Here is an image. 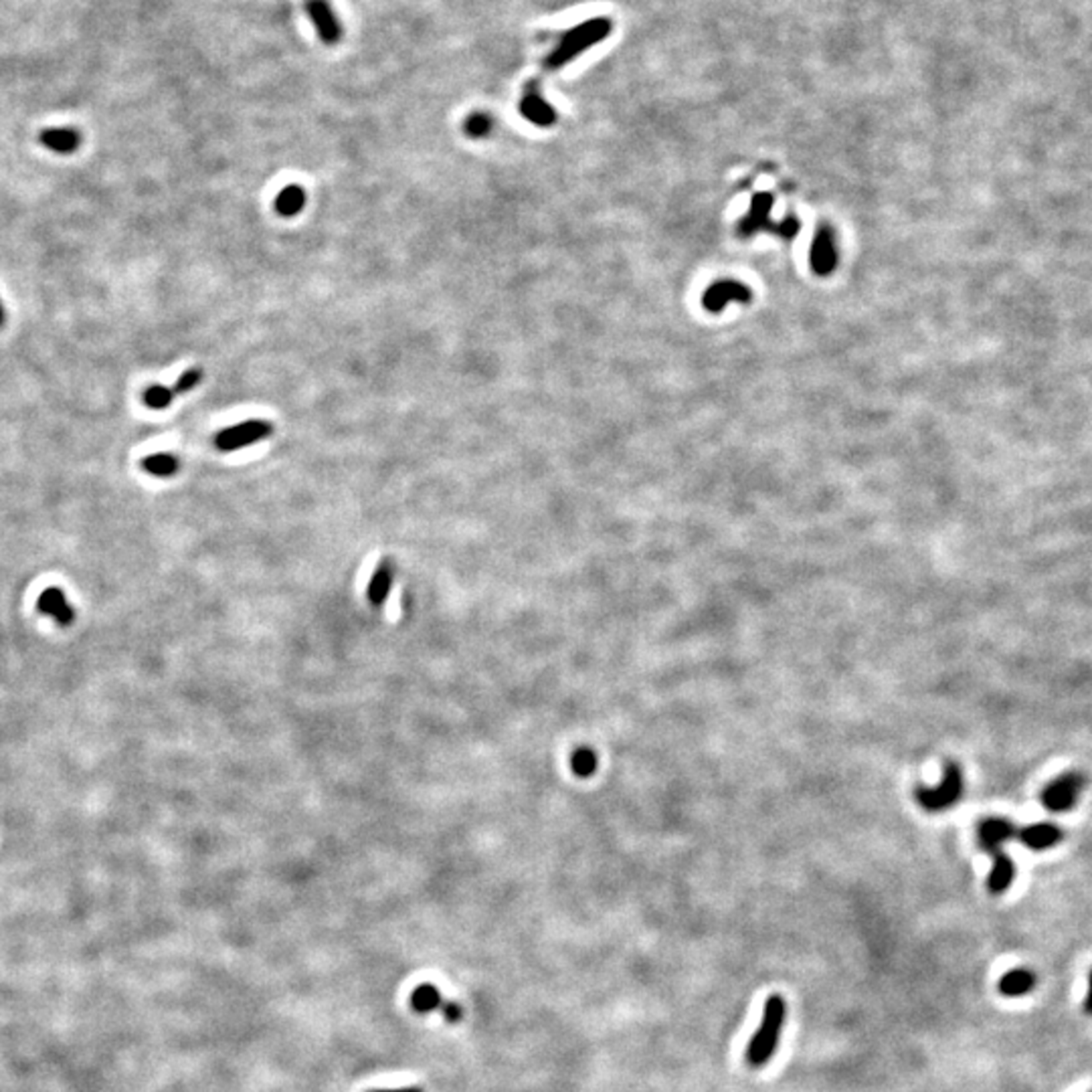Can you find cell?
<instances>
[{"label":"cell","mask_w":1092,"mask_h":1092,"mask_svg":"<svg viewBox=\"0 0 1092 1092\" xmlns=\"http://www.w3.org/2000/svg\"><path fill=\"white\" fill-rule=\"evenodd\" d=\"M5 322H6V312H5V306H3V302H0V328L5 326Z\"/></svg>","instance_id":"obj_29"},{"label":"cell","mask_w":1092,"mask_h":1092,"mask_svg":"<svg viewBox=\"0 0 1092 1092\" xmlns=\"http://www.w3.org/2000/svg\"><path fill=\"white\" fill-rule=\"evenodd\" d=\"M811 269L817 276H827L834 272V267L837 264V251H836V239H834V231L829 227H821L814 239V245H811Z\"/></svg>","instance_id":"obj_11"},{"label":"cell","mask_w":1092,"mask_h":1092,"mask_svg":"<svg viewBox=\"0 0 1092 1092\" xmlns=\"http://www.w3.org/2000/svg\"><path fill=\"white\" fill-rule=\"evenodd\" d=\"M1062 829L1054 824H1036V826H1027L1024 829H1017V837L1022 839L1024 846L1030 847V850L1042 852L1048 850V847L1056 846L1062 839Z\"/></svg>","instance_id":"obj_12"},{"label":"cell","mask_w":1092,"mask_h":1092,"mask_svg":"<svg viewBox=\"0 0 1092 1092\" xmlns=\"http://www.w3.org/2000/svg\"><path fill=\"white\" fill-rule=\"evenodd\" d=\"M1082 787H1085V777H1082L1080 773L1072 771L1060 775L1058 779H1054L1048 787L1042 791L1044 807L1056 811V814L1070 809L1074 803H1077Z\"/></svg>","instance_id":"obj_5"},{"label":"cell","mask_w":1092,"mask_h":1092,"mask_svg":"<svg viewBox=\"0 0 1092 1092\" xmlns=\"http://www.w3.org/2000/svg\"><path fill=\"white\" fill-rule=\"evenodd\" d=\"M411 1006L415 1012L429 1014V1012H436V1009H439V1007H444V999H441V994L437 987H433V986H429V983H426V986H419L413 991Z\"/></svg>","instance_id":"obj_20"},{"label":"cell","mask_w":1092,"mask_h":1092,"mask_svg":"<svg viewBox=\"0 0 1092 1092\" xmlns=\"http://www.w3.org/2000/svg\"><path fill=\"white\" fill-rule=\"evenodd\" d=\"M306 206V191L300 185H287L276 196V211L282 216H296Z\"/></svg>","instance_id":"obj_17"},{"label":"cell","mask_w":1092,"mask_h":1092,"mask_svg":"<svg viewBox=\"0 0 1092 1092\" xmlns=\"http://www.w3.org/2000/svg\"><path fill=\"white\" fill-rule=\"evenodd\" d=\"M571 766L576 777H591L597 769V755L593 748H576L571 756Z\"/></svg>","instance_id":"obj_22"},{"label":"cell","mask_w":1092,"mask_h":1092,"mask_svg":"<svg viewBox=\"0 0 1092 1092\" xmlns=\"http://www.w3.org/2000/svg\"><path fill=\"white\" fill-rule=\"evenodd\" d=\"M1017 837V827L1006 817H987L979 826V844L983 852H987L996 858L1006 856L1004 844L1007 839Z\"/></svg>","instance_id":"obj_6"},{"label":"cell","mask_w":1092,"mask_h":1092,"mask_svg":"<svg viewBox=\"0 0 1092 1092\" xmlns=\"http://www.w3.org/2000/svg\"><path fill=\"white\" fill-rule=\"evenodd\" d=\"M771 206H773L771 195H766V193L755 195L753 203H751V211L743 216L741 225H738V231H741V235H745V237H751V235H755L756 231L765 229L766 225H769Z\"/></svg>","instance_id":"obj_13"},{"label":"cell","mask_w":1092,"mask_h":1092,"mask_svg":"<svg viewBox=\"0 0 1092 1092\" xmlns=\"http://www.w3.org/2000/svg\"><path fill=\"white\" fill-rule=\"evenodd\" d=\"M518 110L530 124L538 125V128H550V125H555V122H556L555 107L546 102L543 94H540L538 81H530V84L526 85L525 94H522V99L518 104Z\"/></svg>","instance_id":"obj_7"},{"label":"cell","mask_w":1092,"mask_h":1092,"mask_svg":"<svg viewBox=\"0 0 1092 1092\" xmlns=\"http://www.w3.org/2000/svg\"><path fill=\"white\" fill-rule=\"evenodd\" d=\"M785 1012H787V1006H785L781 996L775 994L766 999L763 1022L759 1026V1030H756V1034L753 1036V1040H751V1044H748V1050H746V1060L751 1067H755V1068L765 1067V1064L769 1062V1058L773 1056V1052L777 1050L783 1022H785Z\"/></svg>","instance_id":"obj_2"},{"label":"cell","mask_w":1092,"mask_h":1092,"mask_svg":"<svg viewBox=\"0 0 1092 1092\" xmlns=\"http://www.w3.org/2000/svg\"><path fill=\"white\" fill-rule=\"evenodd\" d=\"M963 793V777L959 765L947 763L945 777L938 783V787H923L917 791V799L920 806L928 811H943L955 806Z\"/></svg>","instance_id":"obj_3"},{"label":"cell","mask_w":1092,"mask_h":1092,"mask_svg":"<svg viewBox=\"0 0 1092 1092\" xmlns=\"http://www.w3.org/2000/svg\"><path fill=\"white\" fill-rule=\"evenodd\" d=\"M611 31H613V25L609 19H605V16L585 21L581 25L573 26V29H568L563 37L558 39L556 47L546 55L545 69L556 71V69L568 65V63L575 61L581 55V53L589 51L591 47H595V45H599L601 41L607 39Z\"/></svg>","instance_id":"obj_1"},{"label":"cell","mask_w":1092,"mask_h":1092,"mask_svg":"<svg viewBox=\"0 0 1092 1092\" xmlns=\"http://www.w3.org/2000/svg\"><path fill=\"white\" fill-rule=\"evenodd\" d=\"M37 611L45 617L55 619L59 627H69L75 621V609L69 603L61 586H47L37 597Z\"/></svg>","instance_id":"obj_8"},{"label":"cell","mask_w":1092,"mask_h":1092,"mask_svg":"<svg viewBox=\"0 0 1092 1092\" xmlns=\"http://www.w3.org/2000/svg\"><path fill=\"white\" fill-rule=\"evenodd\" d=\"M201 381H203V368L193 366V368H188L186 373H183V375L178 376V381H176L173 391H175V395H185L188 391H193L195 386L201 385Z\"/></svg>","instance_id":"obj_24"},{"label":"cell","mask_w":1092,"mask_h":1092,"mask_svg":"<svg viewBox=\"0 0 1092 1092\" xmlns=\"http://www.w3.org/2000/svg\"><path fill=\"white\" fill-rule=\"evenodd\" d=\"M751 300V290L736 279H720L712 284L706 294H704V308L708 312H720L730 302H748Z\"/></svg>","instance_id":"obj_10"},{"label":"cell","mask_w":1092,"mask_h":1092,"mask_svg":"<svg viewBox=\"0 0 1092 1092\" xmlns=\"http://www.w3.org/2000/svg\"><path fill=\"white\" fill-rule=\"evenodd\" d=\"M393 581H395V568L389 561H383L376 566V571L371 576V583H368V601H371L375 607H381V605L389 599L391 589H393Z\"/></svg>","instance_id":"obj_15"},{"label":"cell","mask_w":1092,"mask_h":1092,"mask_svg":"<svg viewBox=\"0 0 1092 1092\" xmlns=\"http://www.w3.org/2000/svg\"><path fill=\"white\" fill-rule=\"evenodd\" d=\"M306 11L326 45H336L342 39V25L328 0H306Z\"/></svg>","instance_id":"obj_9"},{"label":"cell","mask_w":1092,"mask_h":1092,"mask_svg":"<svg viewBox=\"0 0 1092 1092\" xmlns=\"http://www.w3.org/2000/svg\"><path fill=\"white\" fill-rule=\"evenodd\" d=\"M1014 862L1009 856H1001V858L994 860V868H991V874L987 878V888L989 892H994V895H1001V892H1006L1009 887H1012L1014 882Z\"/></svg>","instance_id":"obj_18"},{"label":"cell","mask_w":1092,"mask_h":1092,"mask_svg":"<svg viewBox=\"0 0 1092 1092\" xmlns=\"http://www.w3.org/2000/svg\"><path fill=\"white\" fill-rule=\"evenodd\" d=\"M274 433V426L264 419L241 421L237 426L225 427L215 436V446L221 451H237L267 439Z\"/></svg>","instance_id":"obj_4"},{"label":"cell","mask_w":1092,"mask_h":1092,"mask_svg":"<svg viewBox=\"0 0 1092 1092\" xmlns=\"http://www.w3.org/2000/svg\"><path fill=\"white\" fill-rule=\"evenodd\" d=\"M494 128V117L486 112H474L466 117L464 122V132L467 134L469 138L480 140L490 136V132Z\"/></svg>","instance_id":"obj_21"},{"label":"cell","mask_w":1092,"mask_h":1092,"mask_svg":"<svg viewBox=\"0 0 1092 1092\" xmlns=\"http://www.w3.org/2000/svg\"><path fill=\"white\" fill-rule=\"evenodd\" d=\"M1034 987H1036V976L1027 969L1007 971L1006 976L999 979V991L1006 997L1026 996V994H1030Z\"/></svg>","instance_id":"obj_16"},{"label":"cell","mask_w":1092,"mask_h":1092,"mask_svg":"<svg viewBox=\"0 0 1092 1092\" xmlns=\"http://www.w3.org/2000/svg\"><path fill=\"white\" fill-rule=\"evenodd\" d=\"M373 1092H423V1090L417 1087H409V1088H391V1090L385 1088V1090H373Z\"/></svg>","instance_id":"obj_28"},{"label":"cell","mask_w":1092,"mask_h":1092,"mask_svg":"<svg viewBox=\"0 0 1092 1092\" xmlns=\"http://www.w3.org/2000/svg\"><path fill=\"white\" fill-rule=\"evenodd\" d=\"M1085 1012L1088 1016H1092V971H1090V979H1088V994L1085 997Z\"/></svg>","instance_id":"obj_27"},{"label":"cell","mask_w":1092,"mask_h":1092,"mask_svg":"<svg viewBox=\"0 0 1092 1092\" xmlns=\"http://www.w3.org/2000/svg\"><path fill=\"white\" fill-rule=\"evenodd\" d=\"M773 231L777 233V235H781L783 239H796L797 233H799V219H797V216H793V215L785 216V219L779 225H775Z\"/></svg>","instance_id":"obj_25"},{"label":"cell","mask_w":1092,"mask_h":1092,"mask_svg":"<svg viewBox=\"0 0 1092 1092\" xmlns=\"http://www.w3.org/2000/svg\"><path fill=\"white\" fill-rule=\"evenodd\" d=\"M175 399V391L168 389L165 385H150L146 391L142 393V401L146 407L150 409H166L170 403Z\"/></svg>","instance_id":"obj_23"},{"label":"cell","mask_w":1092,"mask_h":1092,"mask_svg":"<svg viewBox=\"0 0 1092 1092\" xmlns=\"http://www.w3.org/2000/svg\"><path fill=\"white\" fill-rule=\"evenodd\" d=\"M39 142L57 155H74L81 146V134L75 128H47L39 134Z\"/></svg>","instance_id":"obj_14"},{"label":"cell","mask_w":1092,"mask_h":1092,"mask_svg":"<svg viewBox=\"0 0 1092 1092\" xmlns=\"http://www.w3.org/2000/svg\"><path fill=\"white\" fill-rule=\"evenodd\" d=\"M140 466L144 472H148L150 476H156V477H173L180 469V462L173 454L146 456L140 462Z\"/></svg>","instance_id":"obj_19"},{"label":"cell","mask_w":1092,"mask_h":1092,"mask_svg":"<svg viewBox=\"0 0 1092 1092\" xmlns=\"http://www.w3.org/2000/svg\"><path fill=\"white\" fill-rule=\"evenodd\" d=\"M441 1009H444L446 1019H447V1022H451V1024H457L459 1019H462V1016H464L462 1006L456 1004V1001H451V1004H444V1007H441Z\"/></svg>","instance_id":"obj_26"}]
</instances>
